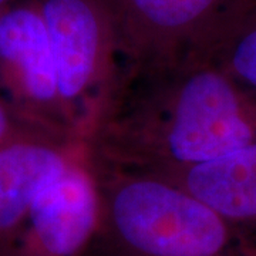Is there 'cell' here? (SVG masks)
I'll list each match as a JSON object with an SVG mask.
<instances>
[{
    "instance_id": "cell-1",
    "label": "cell",
    "mask_w": 256,
    "mask_h": 256,
    "mask_svg": "<svg viewBox=\"0 0 256 256\" xmlns=\"http://www.w3.org/2000/svg\"><path fill=\"white\" fill-rule=\"evenodd\" d=\"M256 142V97L218 62L191 56L121 70L87 144L94 164L164 175Z\"/></svg>"
},
{
    "instance_id": "cell-2",
    "label": "cell",
    "mask_w": 256,
    "mask_h": 256,
    "mask_svg": "<svg viewBox=\"0 0 256 256\" xmlns=\"http://www.w3.org/2000/svg\"><path fill=\"white\" fill-rule=\"evenodd\" d=\"M92 165L102 200L100 256H256L255 239L172 181Z\"/></svg>"
},
{
    "instance_id": "cell-3",
    "label": "cell",
    "mask_w": 256,
    "mask_h": 256,
    "mask_svg": "<svg viewBox=\"0 0 256 256\" xmlns=\"http://www.w3.org/2000/svg\"><path fill=\"white\" fill-rule=\"evenodd\" d=\"M54 56L58 87L74 138L87 146L121 76L111 0H36Z\"/></svg>"
},
{
    "instance_id": "cell-4",
    "label": "cell",
    "mask_w": 256,
    "mask_h": 256,
    "mask_svg": "<svg viewBox=\"0 0 256 256\" xmlns=\"http://www.w3.org/2000/svg\"><path fill=\"white\" fill-rule=\"evenodd\" d=\"M121 70L208 56L252 0H111Z\"/></svg>"
},
{
    "instance_id": "cell-5",
    "label": "cell",
    "mask_w": 256,
    "mask_h": 256,
    "mask_svg": "<svg viewBox=\"0 0 256 256\" xmlns=\"http://www.w3.org/2000/svg\"><path fill=\"white\" fill-rule=\"evenodd\" d=\"M0 96L32 126L78 142L66 114L50 37L36 0H13L0 12Z\"/></svg>"
},
{
    "instance_id": "cell-6",
    "label": "cell",
    "mask_w": 256,
    "mask_h": 256,
    "mask_svg": "<svg viewBox=\"0 0 256 256\" xmlns=\"http://www.w3.org/2000/svg\"><path fill=\"white\" fill-rule=\"evenodd\" d=\"M101 222L100 185L84 150L37 192L12 256H87Z\"/></svg>"
},
{
    "instance_id": "cell-7",
    "label": "cell",
    "mask_w": 256,
    "mask_h": 256,
    "mask_svg": "<svg viewBox=\"0 0 256 256\" xmlns=\"http://www.w3.org/2000/svg\"><path fill=\"white\" fill-rule=\"evenodd\" d=\"M84 150L80 142L47 131L0 146V256H12L37 192Z\"/></svg>"
},
{
    "instance_id": "cell-8",
    "label": "cell",
    "mask_w": 256,
    "mask_h": 256,
    "mask_svg": "<svg viewBox=\"0 0 256 256\" xmlns=\"http://www.w3.org/2000/svg\"><path fill=\"white\" fill-rule=\"evenodd\" d=\"M158 176L176 184L256 240V142Z\"/></svg>"
},
{
    "instance_id": "cell-9",
    "label": "cell",
    "mask_w": 256,
    "mask_h": 256,
    "mask_svg": "<svg viewBox=\"0 0 256 256\" xmlns=\"http://www.w3.org/2000/svg\"><path fill=\"white\" fill-rule=\"evenodd\" d=\"M208 57L256 97V0L250 2Z\"/></svg>"
},
{
    "instance_id": "cell-10",
    "label": "cell",
    "mask_w": 256,
    "mask_h": 256,
    "mask_svg": "<svg viewBox=\"0 0 256 256\" xmlns=\"http://www.w3.org/2000/svg\"><path fill=\"white\" fill-rule=\"evenodd\" d=\"M33 131H44V130H40L28 122L0 96V146H6L10 141Z\"/></svg>"
},
{
    "instance_id": "cell-11",
    "label": "cell",
    "mask_w": 256,
    "mask_h": 256,
    "mask_svg": "<svg viewBox=\"0 0 256 256\" xmlns=\"http://www.w3.org/2000/svg\"><path fill=\"white\" fill-rule=\"evenodd\" d=\"M12 2H13V0H0V12L4 9L6 6H9Z\"/></svg>"
},
{
    "instance_id": "cell-12",
    "label": "cell",
    "mask_w": 256,
    "mask_h": 256,
    "mask_svg": "<svg viewBox=\"0 0 256 256\" xmlns=\"http://www.w3.org/2000/svg\"><path fill=\"white\" fill-rule=\"evenodd\" d=\"M87 256H100V254H98V252L96 250V246H94V249H92V252H90V254H88Z\"/></svg>"
}]
</instances>
